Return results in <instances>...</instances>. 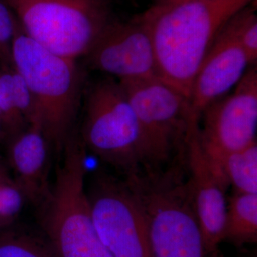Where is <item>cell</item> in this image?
<instances>
[{
  "label": "cell",
  "mask_w": 257,
  "mask_h": 257,
  "mask_svg": "<svg viewBox=\"0 0 257 257\" xmlns=\"http://www.w3.org/2000/svg\"><path fill=\"white\" fill-rule=\"evenodd\" d=\"M253 0L156 3L139 15L153 43L159 78L189 99L192 83L216 35Z\"/></svg>",
  "instance_id": "cell-1"
},
{
  "label": "cell",
  "mask_w": 257,
  "mask_h": 257,
  "mask_svg": "<svg viewBox=\"0 0 257 257\" xmlns=\"http://www.w3.org/2000/svg\"><path fill=\"white\" fill-rule=\"evenodd\" d=\"M12 60L36 99L45 136L51 146L62 152L72 136L80 99L82 80L76 60L39 45L25 35L18 22Z\"/></svg>",
  "instance_id": "cell-2"
},
{
  "label": "cell",
  "mask_w": 257,
  "mask_h": 257,
  "mask_svg": "<svg viewBox=\"0 0 257 257\" xmlns=\"http://www.w3.org/2000/svg\"><path fill=\"white\" fill-rule=\"evenodd\" d=\"M178 167L132 177L149 225L152 257H217L207 251Z\"/></svg>",
  "instance_id": "cell-3"
},
{
  "label": "cell",
  "mask_w": 257,
  "mask_h": 257,
  "mask_svg": "<svg viewBox=\"0 0 257 257\" xmlns=\"http://www.w3.org/2000/svg\"><path fill=\"white\" fill-rule=\"evenodd\" d=\"M25 35L57 55L77 60L113 21L109 0H0Z\"/></svg>",
  "instance_id": "cell-4"
},
{
  "label": "cell",
  "mask_w": 257,
  "mask_h": 257,
  "mask_svg": "<svg viewBox=\"0 0 257 257\" xmlns=\"http://www.w3.org/2000/svg\"><path fill=\"white\" fill-rule=\"evenodd\" d=\"M80 138L87 150L128 177L147 170L143 131L119 82L104 79L93 86Z\"/></svg>",
  "instance_id": "cell-5"
},
{
  "label": "cell",
  "mask_w": 257,
  "mask_h": 257,
  "mask_svg": "<svg viewBox=\"0 0 257 257\" xmlns=\"http://www.w3.org/2000/svg\"><path fill=\"white\" fill-rule=\"evenodd\" d=\"M118 82L143 131L145 172L160 171L175 155L184 156L190 120L189 98L159 77Z\"/></svg>",
  "instance_id": "cell-6"
},
{
  "label": "cell",
  "mask_w": 257,
  "mask_h": 257,
  "mask_svg": "<svg viewBox=\"0 0 257 257\" xmlns=\"http://www.w3.org/2000/svg\"><path fill=\"white\" fill-rule=\"evenodd\" d=\"M87 192L94 227L113 257H152L143 203L127 179L96 174Z\"/></svg>",
  "instance_id": "cell-7"
},
{
  "label": "cell",
  "mask_w": 257,
  "mask_h": 257,
  "mask_svg": "<svg viewBox=\"0 0 257 257\" xmlns=\"http://www.w3.org/2000/svg\"><path fill=\"white\" fill-rule=\"evenodd\" d=\"M202 118L203 127L199 126L201 146L213 168L226 181L221 170L223 159L256 141V66L248 67L232 92L208 106Z\"/></svg>",
  "instance_id": "cell-8"
},
{
  "label": "cell",
  "mask_w": 257,
  "mask_h": 257,
  "mask_svg": "<svg viewBox=\"0 0 257 257\" xmlns=\"http://www.w3.org/2000/svg\"><path fill=\"white\" fill-rule=\"evenodd\" d=\"M40 213L56 257H113L96 233L83 184L56 187Z\"/></svg>",
  "instance_id": "cell-9"
},
{
  "label": "cell",
  "mask_w": 257,
  "mask_h": 257,
  "mask_svg": "<svg viewBox=\"0 0 257 257\" xmlns=\"http://www.w3.org/2000/svg\"><path fill=\"white\" fill-rule=\"evenodd\" d=\"M87 57L94 68L119 80L158 77L151 35L139 15L113 20Z\"/></svg>",
  "instance_id": "cell-10"
},
{
  "label": "cell",
  "mask_w": 257,
  "mask_h": 257,
  "mask_svg": "<svg viewBox=\"0 0 257 257\" xmlns=\"http://www.w3.org/2000/svg\"><path fill=\"white\" fill-rule=\"evenodd\" d=\"M199 124H189L184 160L188 166L187 181L194 213L206 248L217 254L218 246L224 241L227 204L226 189L229 184L213 168L203 151L199 138Z\"/></svg>",
  "instance_id": "cell-11"
},
{
  "label": "cell",
  "mask_w": 257,
  "mask_h": 257,
  "mask_svg": "<svg viewBox=\"0 0 257 257\" xmlns=\"http://www.w3.org/2000/svg\"><path fill=\"white\" fill-rule=\"evenodd\" d=\"M252 64L230 18L216 35L194 77L189 99L190 122L199 123L204 109L234 89Z\"/></svg>",
  "instance_id": "cell-12"
},
{
  "label": "cell",
  "mask_w": 257,
  "mask_h": 257,
  "mask_svg": "<svg viewBox=\"0 0 257 257\" xmlns=\"http://www.w3.org/2000/svg\"><path fill=\"white\" fill-rule=\"evenodd\" d=\"M8 160L13 181L28 202L40 207L50 192V142L41 127L30 124L10 139Z\"/></svg>",
  "instance_id": "cell-13"
},
{
  "label": "cell",
  "mask_w": 257,
  "mask_h": 257,
  "mask_svg": "<svg viewBox=\"0 0 257 257\" xmlns=\"http://www.w3.org/2000/svg\"><path fill=\"white\" fill-rule=\"evenodd\" d=\"M224 240L236 246L257 241V194L236 192L230 198Z\"/></svg>",
  "instance_id": "cell-14"
},
{
  "label": "cell",
  "mask_w": 257,
  "mask_h": 257,
  "mask_svg": "<svg viewBox=\"0 0 257 257\" xmlns=\"http://www.w3.org/2000/svg\"><path fill=\"white\" fill-rule=\"evenodd\" d=\"M221 170L229 184L236 192L257 194V143L223 159Z\"/></svg>",
  "instance_id": "cell-15"
},
{
  "label": "cell",
  "mask_w": 257,
  "mask_h": 257,
  "mask_svg": "<svg viewBox=\"0 0 257 257\" xmlns=\"http://www.w3.org/2000/svg\"><path fill=\"white\" fill-rule=\"evenodd\" d=\"M11 67H2L0 69V124L3 137L10 140L28 126L15 102Z\"/></svg>",
  "instance_id": "cell-16"
},
{
  "label": "cell",
  "mask_w": 257,
  "mask_h": 257,
  "mask_svg": "<svg viewBox=\"0 0 257 257\" xmlns=\"http://www.w3.org/2000/svg\"><path fill=\"white\" fill-rule=\"evenodd\" d=\"M0 257H56L52 250L37 240L0 231Z\"/></svg>",
  "instance_id": "cell-17"
},
{
  "label": "cell",
  "mask_w": 257,
  "mask_h": 257,
  "mask_svg": "<svg viewBox=\"0 0 257 257\" xmlns=\"http://www.w3.org/2000/svg\"><path fill=\"white\" fill-rule=\"evenodd\" d=\"M241 46L255 63L257 58V15L253 2L231 18Z\"/></svg>",
  "instance_id": "cell-18"
},
{
  "label": "cell",
  "mask_w": 257,
  "mask_h": 257,
  "mask_svg": "<svg viewBox=\"0 0 257 257\" xmlns=\"http://www.w3.org/2000/svg\"><path fill=\"white\" fill-rule=\"evenodd\" d=\"M27 202L14 181L0 184V231L6 230L17 220Z\"/></svg>",
  "instance_id": "cell-19"
},
{
  "label": "cell",
  "mask_w": 257,
  "mask_h": 257,
  "mask_svg": "<svg viewBox=\"0 0 257 257\" xmlns=\"http://www.w3.org/2000/svg\"><path fill=\"white\" fill-rule=\"evenodd\" d=\"M11 77L13 94L20 114L27 124L37 125L41 127L40 109L36 99L25 79L13 66L11 67Z\"/></svg>",
  "instance_id": "cell-20"
},
{
  "label": "cell",
  "mask_w": 257,
  "mask_h": 257,
  "mask_svg": "<svg viewBox=\"0 0 257 257\" xmlns=\"http://www.w3.org/2000/svg\"><path fill=\"white\" fill-rule=\"evenodd\" d=\"M18 20L11 10L0 1V62L2 67H12V44Z\"/></svg>",
  "instance_id": "cell-21"
},
{
  "label": "cell",
  "mask_w": 257,
  "mask_h": 257,
  "mask_svg": "<svg viewBox=\"0 0 257 257\" xmlns=\"http://www.w3.org/2000/svg\"><path fill=\"white\" fill-rule=\"evenodd\" d=\"M13 180V179L10 177L6 167L0 162V184L11 182Z\"/></svg>",
  "instance_id": "cell-22"
},
{
  "label": "cell",
  "mask_w": 257,
  "mask_h": 257,
  "mask_svg": "<svg viewBox=\"0 0 257 257\" xmlns=\"http://www.w3.org/2000/svg\"><path fill=\"white\" fill-rule=\"evenodd\" d=\"M197 1V0H157V3L162 4H179V3H188V2Z\"/></svg>",
  "instance_id": "cell-23"
},
{
  "label": "cell",
  "mask_w": 257,
  "mask_h": 257,
  "mask_svg": "<svg viewBox=\"0 0 257 257\" xmlns=\"http://www.w3.org/2000/svg\"><path fill=\"white\" fill-rule=\"evenodd\" d=\"M4 138L3 137V130H2L1 124H0V139Z\"/></svg>",
  "instance_id": "cell-24"
}]
</instances>
